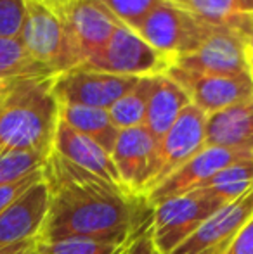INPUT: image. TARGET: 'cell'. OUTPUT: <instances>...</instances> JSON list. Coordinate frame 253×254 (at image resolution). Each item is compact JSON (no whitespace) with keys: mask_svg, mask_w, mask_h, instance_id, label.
I'll return each instance as SVG.
<instances>
[{"mask_svg":"<svg viewBox=\"0 0 253 254\" xmlns=\"http://www.w3.org/2000/svg\"><path fill=\"white\" fill-rule=\"evenodd\" d=\"M51 192L42 228L44 242L82 239L125 246L153 220V207L122 187H115L51 152L44 166Z\"/></svg>","mask_w":253,"mask_h":254,"instance_id":"obj_1","label":"cell"},{"mask_svg":"<svg viewBox=\"0 0 253 254\" xmlns=\"http://www.w3.org/2000/svg\"><path fill=\"white\" fill-rule=\"evenodd\" d=\"M58 125L54 76L12 81L0 101V156L7 152L49 156Z\"/></svg>","mask_w":253,"mask_h":254,"instance_id":"obj_2","label":"cell"},{"mask_svg":"<svg viewBox=\"0 0 253 254\" xmlns=\"http://www.w3.org/2000/svg\"><path fill=\"white\" fill-rule=\"evenodd\" d=\"M19 40L30 56L54 76L84 64V57L66 26L44 0H24Z\"/></svg>","mask_w":253,"mask_h":254,"instance_id":"obj_3","label":"cell"},{"mask_svg":"<svg viewBox=\"0 0 253 254\" xmlns=\"http://www.w3.org/2000/svg\"><path fill=\"white\" fill-rule=\"evenodd\" d=\"M82 66L120 76H160L169 74L175 59L156 51L135 30L120 23L106 45Z\"/></svg>","mask_w":253,"mask_h":254,"instance_id":"obj_4","label":"cell"},{"mask_svg":"<svg viewBox=\"0 0 253 254\" xmlns=\"http://www.w3.org/2000/svg\"><path fill=\"white\" fill-rule=\"evenodd\" d=\"M222 206L226 204L201 189L155 206L153 230H155V242L160 253L172 254L198 230L206 218H210Z\"/></svg>","mask_w":253,"mask_h":254,"instance_id":"obj_5","label":"cell"},{"mask_svg":"<svg viewBox=\"0 0 253 254\" xmlns=\"http://www.w3.org/2000/svg\"><path fill=\"white\" fill-rule=\"evenodd\" d=\"M212 30L213 26L199 21L175 3L163 0L141 24L137 33L156 51L177 61L194 52Z\"/></svg>","mask_w":253,"mask_h":254,"instance_id":"obj_6","label":"cell"},{"mask_svg":"<svg viewBox=\"0 0 253 254\" xmlns=\"http://www.w3.org/2000/svg\"><path fill=\"white\" fill-rule=\"evenodd\" d=\"M141 78L95 71L78 66L54 76V95L59 106H87L109 109L137 85Z\"/></svg>","mask_w":253,"mask_h":254,"instance_id":"obj_7","label":"cell"},{"mask_svg":"<svg viewBox=\"0 0 253 254\" xmlns=\"http://www.w3.org/2000/svg\"><path fill=\"white\" fill-rule=\"evenodd\" d=\"M122 185L130 194L146 197L160 170L158 140L146 127L120 130L111 152Z\"/></svg>","mask_w":253,"mask_h":254,"instance_id":"obj_8","label":"cell"},{"mask_svg":"<svg viewBox=\"0 0 253 254\" xmlns=\"http://www.w3.org/2000/svg\"><path fill=\"white\" fill-rule=\"evenodd\" d=\"M45 3L63 21L84 63L104 47L120 24L102 0H49Z\"/></svg>","mask_w":253,"mask_h":254,"instance_id":"obj_9","label":"cell"},{"mask_svg":"<svg viewBox=\"0 0 253 254\" xmlns=\"http://www.w3.org/2000/svg\"><path fill=\"white\" fill-rule=\"evenodd\" d=\"M180 87L189 95L191 104L206 114L253 99V83L248 74H212L187 71L173 66L169 71Z\"/></svg>","mask_w":253,"mask_h":254,"instance_id":"obj_10","label":"cell"},{"mask_svg":"<svg viewBox=\"0 0 253 254\" xmlns=\"http://www.w3.org/2000/svg\"><path fill=\"white\" fill-rule=\"evenodd\" d=\"M252 157L253 152L248 151L206 145L201 152L196 154L182 168H179L167 180H163L153 190H149L148 195H146V201L149 202L151 207H155L172 197L189 194V192L199 189V185L205 184L208 178H212L220 170L231 166V164L240 163V161L252 159Z\"/></svg>","mask_w":253,"mask_h":254,"instance_id":"obj_11","label":"cell"},{"mask_svg":"<svg viewBox=\"0 0 253 254\" xmlns=\"http://www.w3.org/2000/svg\"><path fill=\"white\" fill-rule=\"evenodd\" d=\"M206 118L208 114L189 104L163 135L158 142L160 170L151 190L206 147Z\"/></svg>","mask_w":253,"mask_h":254,"instance_id":"obj_12","label":"cell"},{"mask_svg":"<svg viewBox=\"0 0 253 254\" xmlns=\"http://www.w3.org/2000/svg\"><path fill=\"white\" fill-rule=\"evenodd\" d=\"M248 47L240 33L226 28H213L194 52L175 61L187 71L212 74H248Z\"/></svg>","mask_w":253,"mask_h":254,"instance_id":"obj_13","label":"cell"},{"mask_svg":"<svg viewBox=\"0 0 253 254\" xmlns=\"http://www.w3.org/2000/svg\"><path fill=\"white\" fill-rule=\"evenodd\" d=\"M253 218V189L236 201L226 204L206 218L199 228L172 254H199L226 246Z\"/></svg>","mask_w":253,"mask_h":254,"instance_id":"obj_14","label":"cell"},{"mask_svg":"<svg viewBox=\"0 0 253 254\" xmlns=\"http://www.w3.org/2000/svg\"><path fill=\"white\" fill-rule=\"evenodd\" d=\"M51 192L45 178L0 213V248L40 237L49 213Z\"/></svg>","mask_w":253,"mask_h":254,"instance_id":"obj_15","label":"cell"},{"mask_svg":"<svg viewBox=\"0 0 253 254\" xmlns=\"http://www.w3.org/2000/svg\"><path fill=\"white\" fill-rule=\"evenodd\" d=\"M52 151L59 154L68 163L97 177L99 180L106 182L109 185H115V187L125 189L122 185L111 154L104 151L99 144H95L92 138L85 137L84 133L77 131L61 120H59L58 130H56L54 135Z\"/></svg>","mask_w":253,"mask_h":254,"instance_id":"obj_16","label":"cell"},{"mask_svg":"<svg viewBox=\"0 0 253 254\" xmlns=\"http://www.w3.org/2000/svg\"><path fill=\"white\" fill-rule=\"evenodd\" d=\"M206 145L253 152V99L208 114Z\"/></svg>","mask_w":253,"mask_h":254,"instance_id":"obj_17","label":"cell"},{"mask_svg":"<svg viewBox=\"0 0 253 254\" xmlns=\"http://www.w3.org/2000/svg\"><path fill=\"white\" fill-rule=\"evenodd\" d=\"M189 104V95L172 76L160 74L155 78L144 127L160 142Z\"/></svg>","mask_w":253,"mask_h":254,"instance_id":"obj_18","label":"cell"},{"mask_svg":"<svg viewBox=\"0 0 253 254\" xmlns=\"http://www.w3.org/2000/svg\"><path fill=\"white\" fill-rule=\"evenodd\" d=\"M213 28L240 33L247 42L253 30V12H247L238 0H169Z\"/></svg>","mask_w":253,"mask_h":254,"instance_id":"obj_19","label":"cell"},{"mask_svg":"<svg viewBox=\"0 0 253 254\" xmlns=\"http://www.w3.org/2000/svg\"><path fill=\"white\" fill-rule=\"evenodd\" d=\"M59 120L85 137L92 138L109 154L113 152L120 130L113 125L108 109L87 106H59Z\"/></svg>","mask_w":253,"mask_h":254,"instance_id":"obj_20","label":"cell"},{"mask_svg":"<svg viewBox=\"0 0 253 254\" xmlns=\"http://www.w3.org/2000/svg\"><path fill=\"white\" fill-rule=\"evenodd\" d=\"M199 189L206 190L222 204H229L240 199L253 189V157L220 170L205 184L199 185Z\"/></svg>","mask_w":253,"mask_h":254,"instance_id":"obj_21","label":"cell"},{"mask_svg":"<svg viewBox=\"0 0 253 254\" xmlns=\"http://www.w3.org/2000/svg\"><path fill=\"white\" fill-rule=\"evenodd\" d=\"M54 76L30 56L19 38H0V81Z\"/></svg>","mask_w":253,"mask_h":254,"instance_id":"obj_22","label":"cell"},{"mask_svg":"<svg viewBox=\"0 0 253 254\" xmlns=\"http://www.w3.org/2000/svg\"><path fill=\"white\" fill-rule=\"evenodd\" d=\"M155 78L156 76L141 78L130 92H127L122 99H118L108 109L109 118L118 130L144 127L149 97H151L153 87H155Z\"/></svg>","mask_w":253,"mask_h":254,"instance_id":"obj_23","label":"cell"},{"mask_svg":"<svg viewBox=\"0 0 253 254\" xmlns=\"http://www.w3.org/2000/svg\"><path fill=\"white\" fill-rule=\"evenodd\" d=\"M51 156V154H49ZM40 152H7L0 156V187L23 180L28 175L42 170L49 159Z\"/></svg>","mask_w":253,"mask_h":254,"instance_id":"obj_24","label":"cell"},{"mask_svg":"<svg viewBox=\"0 0 253 254\" xmlns=\"http://www.w3.org/2000/svg\"><path fill=\"white\" fill-rule=\"evenodd\" d=\"M162 2L163 0H102L118 23L135 31Z\"/></svg>","mask_w":253,"mask_h":254,"instance_id":"obj_25","label":"cell"},{"mask_svg":"<svg viewBox=\"0 0 253 254\" xmlns=\"http://www.w3.org/2000/svg\"><path fill=\"white\" fill-rule=\"evenodd\" d=\"M125 246L82 241V239H64V241L54 242L42 241L40 254H122Z\"/></svg>","mask_w":253,"mask_h":254,"instance_id":"obj_26","label":"cell"},{"mask_svg":"<svg viewBox=\"0 0 253 254\" xmlns=\"http://www.w3.org/2000/svg\"><path fill=\"white\" fill-rule=\"evenodd\" d=\"M24 0H0V38H19Z\"/></svg>","mask_w":253,"mask_h":254,"instance_id":"obj_27","label":"cell"},{"mask_svg":"<svg viewBox=\"0 0 253 254\" xmlns=\"http://www.w3.org/2000/svg\"><path fill=\"white\" fill-rule=\"evenodd\" d=\"M44 178H45V175H44V168H42V170L28 175L23 180H17V182H14V184L0 187V213H2L3 209H7L12 202H16L24 192L30 190L35 184L42 182Z\"/></svg>","mask_w":253,"mask_h":254,"instance_id":"obj_28","label":"cell"},{"mask_svg":"<svg viewBox=\"0 0 253 254\" xmlns=\"http://www.w3.org/2000/svg\"><path fill=\"white\" fill-rule=\"evenodd\" d=\"M123 254H162L155 242V230H153V220L134 235L127 242Z\"/></svg>","mask_w":253,"mask_h":254,"instance_id":"obj_29","label":"cell"},{"mask_svg":"<svg viewBox=\"0 0 253 254\" xmlns=\"http://www.w3.org/2000/svg\"><path fill=\"white\" fill-rule=\"evenodd\" d=\"M220 254H253V218L227 242Z\"/></svg>","mask_w":253,"mask_h":254,"instance_id":"obj_30","label":"cell"},{"mask_svg":"<svg viewBox=\"0 0 253 254\" xmlns=\"http://www.w3.org/2000/svg\"><path fill=\"white\" fill-rule=\"evenodd\" d=\"M40 237L28 239V241L17 242V244L0 248V254H40Z\"/></svg>","mask_w":253,"mask_h":254,"instance_id":"obj_31","label":"cell"},{"mask_svg":"<svg viewBox=\"0 0 253 254\" xmlns=\"http://www.w3.org/2000/svg\"><path fill=\"white\" fill-rule=\"evenodd\" d=\"M247 64H248V76L253 83V51H248L247 54Z\"/></svg>","mask_w":253,"mask_h":254,"instance_id":"obj_32","label":"cell"},{"mask_svg":"<svg viewBox=\"0 0 253 254\" xmlns=\"http://www.w3.org/2000/svg\"><path fill=\"white\" fill-rule=\"evenodd\" d=\"M238 3H240L247 12H253V0H238Z\"/></svg>","mask_w":253,"mask_h":254,"instance_id":"obj_33","label":"cell"},{"mask_svg":"<svg viewBox=\"0 0 253 254\" xmlns=\"http://www.w3.org/2000/svg\"><path fill=\"white\" fill-rule=\"evenodd\" d=\"M10 83H12V81H0V101H2L3 95L7 94V90H9Z\"/></svg>","mask_w":253,"mask_h":254,"instance_id":"obj_34","label":"cell"},{"mask_svg":"<svg viewBox=\"0 0 253 254\" xmlns=\"http://www.w3.org/2000/svg\"><path fill=\"white\" fill-rule=\"evenodd\" d=\"M247 47H248V51H253V30L250 31V35L247 37Z\"/></svg>","mask_w":253,"mask_h":254,"instance_id":"obj_35","label":"cell"},{"mask_svg":"<svg viewBox=\"0 0 253 254\" xmlns=\"http://www.w3.org/2000/svg\"><path fill=\"white\" fill-rule=\"evenodd\" d=\"M224 248H226V246H222V248H215V249H208V251H203V253H199V254H220Z\"/></svg>","mask_w":253,"mask_h":254,"instance_id":"obj_36","label":"cell"},{"mask_svg":"<svg viewBox=\"0 0 253 254\" xmlns=\"http://www.w3.org/2000/svg\"><path fill=\"white\" fill-rule=\"evenodd\" d=\"M44 2H49V0H44Z\"/></svg>","mask_w":253,"mask_h":254,"instance_id":"obj_37","label":"cell"},{"mask_svg":"<svg viewBox=\"0 0 253 254\" xmlns=\"http://www.w3.org/2000/svg\"><path fill=\"white\" fill-rule=\"evenodd\" d=\"M123 251H125V249H123ZM122 254H123V253H122Z\"/></svg>","mask_w":253,"mask_h":254,"instance_id":"obj_38","label":"cell"}]
</instances>
